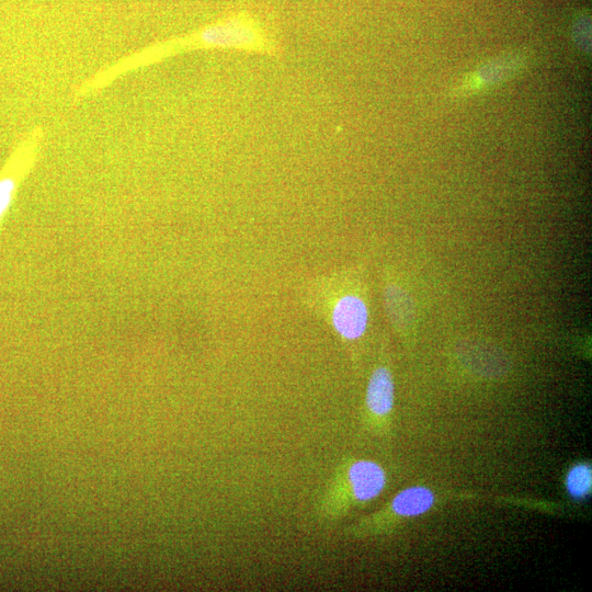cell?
Wrapping results in <instances>:
<instances>
[{
  "instance_id": "cell-1",
  "label": "cell",
  "mask_w": 592,
  "mask_h": 592,
  "mask_svg": "<svg viewBox=\"0 0 592 592\" xmlns=\"http://www.w3.org/2000/svg\"><path fill=\"white\" fill-rule=\"evenodd\" d=\"M234 49L272 53L275 50L267 33L254 18L238 15L214 22L187 37L155 43L111 64L118 78L163 62L177 54L193 50Z\"/></svg>"
},
{
  "instance_id": "cell-5",
  "label": "cell",
  "mask_w": 592,
  "mask_h": 592,
  "mask_svg": "<svg viewBox=\"0 0 592 592\" xmlns=\"http://www.w3.org/2000/svg\"><path fill=\"white\" fill-rule=\"evenodd\" d=\"M434 504L435 495L430 489L415 486L398 494L393 500L392 508L398 516L417 517L424 515Z\"/></svg>"
},
{
  "instance_id": "cell-6",
  "label": "cell",
  "mask_w": 592,
  "mask_h": 592,
  "mask_svg": "<svg viewBox=\"0 0 592 592\" xmlns=\"http://www.w3.org/2000/svg\"><path fill=\"white\" fill-rule=\"evenodd\" d=\"M592 472L587 464L575 465L566 477V488L569 495L576 499H583L591 492Z\"/></svg>"
},
{
  "instance_id": "cell-3",
  "label": "cell",
  "mask_w": 592,
  "mask_h": 592,
  "mask_svg": "<svg viewBox=\"0 0 592 592\" xmlns=\"http://www.w3.org/2000/svg\"><path fill=\"white\" fill-rule=\"evenodd\" d=\"M352 493L359 502H369L383 492L386 474L378 463L359 461L349 470Z\"/></svg>"
},
{
  "instance_id": "cell-2",
  "label": "cell",
  "mask_w": 592,
  "mask_h": 592,
  "mask_svg": "<svg viewBox=\"0 0 592 592\" xmlns=\"http://www.w3.org/2000/svg\"><path fill=\"white\" fill-rule=\"evenodd\" d=\"M368 322V307L358 296H345L334 307V327L346 339L355 340L360 338L366 333Z\"/></svg>"
},
{
  "instance_id": "cell-4",
  "label": "cell",
  "mask_w": 592,
  "mask_h": 592,
  "mask_svg": "<svg viewBox=\"0 0 592 592\" xmlns=\"http://www.w3.org/2000/svg\"><path fill=\"white\" fill-rule=\"evenodd\" d=\"M394 402L395 386L391 372L386 368L375 370L367 391V405L370 412L377 416L389 415Z\"/></svg>"
}]
</instances>
